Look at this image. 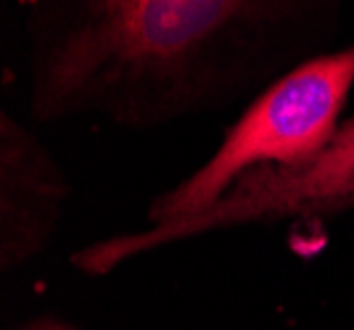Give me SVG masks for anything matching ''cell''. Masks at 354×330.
<instances>
[{
    "label": "cell",
    "instance_id": "6da1fadb",
    "mask_svg": "<svg viewBox=\"0 0 354 330\" xmlns=\"http://www.w3.org/2000/svg\"><path fill=\"white\" fill-rule=\"evenodd\" d=\"M37 122L148 130L323 56L349 0H19Z\"/></svg>",
    "mask_w": 354,
    "mask_h": 330
},
{
    "label": "cell",
    "instance_id": "7a4b0ae2",
    "mask_svg": "<svg viewBox=\"0 0 354 330\" xmlns=\"http://www.w3.org/2000/svg\"><path fill=\"white\" fill-rule=\"evenodd\" d=\"M352 88L354 43L299 64L246 106L204 164L151 201L146 225L191 220L254 169L294 166L320 153L339 130Z\"/></svg>",
    "mask_w": 354,
    "mask_h": 330
},
{
    "label": "cell",
    "instance_id": "277c9868",
    "mask_svg": "<svg viewBox=\"0 0 354 330\" xmlns=\"http://www.w3.org/2000/svg\"><path fill=\"white\" fill-rule=\"evenodd\" d=\"M3 264L40 251L61 214L66 180L35 137L3 114Z\"/></svg>",
    "mask_w": 354,
    "mask_h": 330
},
{
    "label": "cell",
    "instance_id": "3957f363",
    "mask_svg": "<svg viewBox=\"0 0 354 330\" xmlns=\"http://www.w3.org/2000/svg\"><path fill=\"white\" fill-rule=\"evenodd\" d=\"M354 206V114L339 124L320 153L294 166H262L243 175L214 206L183 222L146 225L95 240L72 256L85 275H109L122 262L172 246L177 240L243 225L325 217Z\"/></svg>",
    "mask_w": 354,
    "mask_h": 330
}]
</instances>
